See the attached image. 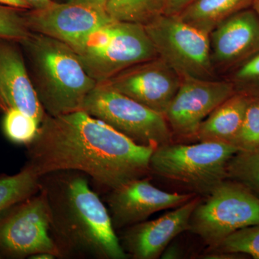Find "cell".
<instances>
[{"label":"cell","instance_id":"obj_1","mask_svg":"<svg viewBox=\"0 0 259 259\" xmlns=\"http://www.w3.org/2000/svg\"><path fill=\"white\" fill-rule=\"evenodd\" d=\"M28 147L27 165L40 177L55 171H79L109 192L150 176L154 151L135 144L83 110L57 116L47 114Z\"/></svg>","mask_w":259,"mask_h":259},{"label":"cell","instance_id":"obj_2","mask_svg":"<svg viewBox=\"0 0 259 259\" xmlns=\"http://www.w3.org/2000/svg\"><path fill=\"white\" fill-rule=\"evenodd\" d=\"M88 176L59 171L40 177L51 214V233L61 257L129 258L116 234L107 206L90 187Z\"/></svg>","mask_w":259,"mask_h":259},{"label":"cell","instance_id":"obj_3","mask_svg":"<svg viewBox=\"0 0 259 259\" xmlns=\"http://www.w3.org/2000/svg\"><path fill=\"white\" fill-rule=\"evenodd\" d=\"M19 44L46 113L57 116L82 110L83 102L97 83L85 71L72 49L32 32Z\"/></svg>","mask_w":259,"mask_h":259},{"label":"cell","instance_id":"obj_4","mask_svg":"<svg viewBox=\"0 0 259 259\" xmlns=\"http://www.w3.org/2000/svg\"><path fill=\"white\" fill-rule=\"evenodd\" d=\"M239 151L227 143L173 142L155 148L150 159V169L162 178L185 186L192 193L204 197L228 179V163Z\"/></svg>","mask_w":259,"mask_h":259},{"label":"cell","instance_id":"obj_5","mask_svg":"<svg viewBox=\"0 0 259 259\" xmlns=\"http://www.w3.org/2000/svg\"><path fill=\"white\" fill-rule=\"evenodd\" d=\"M72 50L97 83L135 64L158 57L144 25L117 20L94 30Z\"/></svg>","mask_w":259,"mask_h":259},{"label":"cell","instance_id":"obj_6","mask_svg":"<svg viewBox=\"0 0 259 259\" xmlns=\"http://www.w3.org/2000/svg\"><path fill=\"white\" fill-rule=\"evenodd\" d=\"M194 209L189 231L216 248L235 232L259 224V197L239 182L223 181Z\"/></svg>","mask_w":259,"mask_h":259},{"label":"cell","instance_id":"obj_7","mask_svg":"<svg viewBox=\"0 0 259 259\" xmlns=\"http://www.w3.org/2000/svg\"><path fill=\"white\" fill-rule=\"evenodd\" d=\"M83 111L103 121L139 146L156 148L175 142L163 114L97 83L83 102Z\"/></svg>","mask_w":259,"mask_h":259},{"label":"cell","instance_id":"obj_8","mask_svg":"<svg viewBox=\"0 0 259 259\" xmlns=\"http://www.w3.org/2000/svg\"><path fill=\"white\" fill-rule=\"evenodd\" d=\"M158 57L181 77L217 79L209 34L185 23L178 15L161 14L144 25Z\"/></svg>","mask_w":259,"mask_h":259},{"label":"cell","instance_id":"obj_9","mask_svg":"<svg viewBox=\"0 0 259 259\" xmlns=\"http://www.w3.org/2000/svg\"><path fill=\"white\" fill-rule=\"evenodd\" d=\"M0 253L11 258H31L61 253L51 233V214L41 190L12 207L0 221Z\"/></svg>","mask_w":259,"mask_h":259},{"label":"cell","instance_id":"obj_10","mask_svg":"<svg viewBox=\"0 0 259 259\" xmlns=\"http://www.w3.org/2000/svg\"><path fill=\"white\" fill-rule=\"evenodd\" d=\"M236 92L231 81L182 77L180 88L164 112L174 139L193 141L202 122Z\"/></svg>","mask_w":259,"mask_h":259},{"label":"cell","instance_id":"obj_11","mask_svg":"<svg viewBox=\"0 0 259 259\" xmlns=\"http://www.w3.org/2000/svg\"><path fill=\"white\" fill-rule=\"evenodd\" d=\"M24 17L29 30L64 42L71 49L105 24L113 21L105 8L71 0L47 9L26 10Z\"/></svg>","mask_w":259,"mask_h":259},{"label":"cell","instance_id":"obj_12","mask_svg":"<svg viewBox=\"0 0 259 259\" xmlns=\"http://www.w3.org/2000/svg\"><path fill=\"white\" fill-rule=\"evenodd\" d=\"M181 81L180 75L157 57L135 64L102 83L164 115Z\"/></svg>","mask_w":259,"mask_h":259},{"label":"cell","instance_id":"obj_13","mask_svg":"<svg viewBox=\"0 0 259 259\" xmlns=\"http://www.w3.org/2000/svg\"><path fill=\"white\" fill-rule=\"evenodd\" d=\"M196 196L194 193H171L159 190L146 177L110 191L107 207L116 231L144 222L154 213L180 207Z\"/></svg>","mask_w":259,"mask_h":259},{"label":"cell","instance_id":"obj_14","mask_svg":"<svg viewBox=\"0 0 259 259\" xmlns=\"http://www.w3.org/2000/svg\"><path fill=\"white\" fill-rule=\"evenodd\" d=\"M202 197L196 196L164 215L125 228L120 244L134 259H156L181 233L189 231L191 215Z\"/></svg>","mask_w":259,"mask_h":259},{"label":"cell","instance_id":"obj_15","mask_svg":"<svg viewBox=\"0 0 259 259\" xmlns=\"http://www.w3.org/2000/svg\"><path fill=\"white\" fill-rule=\"evenodd\" d=\"M18 109L41 123L47 113L32 85L20 44L0 38V109Z\"/></svg>","mask_w":259,"mask_h":259},{"label":"cell","instance_id":"obj_16","mask_svg":"<svg viewBox=\"0 0 259 259\" xmlns=\"http://www.w3.org/2000/svg\"><path fill=\"white\" fill-rule=\"evenodd\" d=\"M211 61L216 73L259 51V16L243 10L223 20L209 35Z\"/></svg>","mask_w":259,"mask_h":259},{"label":"cell","instance_id":"obj_17","mask_svg":"<svg viewBox=\"0 0 259 259\" xmlns=\"http://www.w3.org/2000/svg\"><path fill=\"white\" fill-rule=\"evenodd\" d=\"M250 98L248 94L236 92L202 122L193 141L232 144L241 129Z\"/></svg>","mask_w":259,"mask_h":259},{"label":"cell","instance_id":"obj_18","mask_svg":"<svg viewBox=\"0 0 259 259\" xmlns=\"http://www.w3.org/2000/svg\"><path fill=\"white\" fill-rule=\"evenodd\" d=\"M252 0H194L178 15L182 20L209 34L223 20L241 11Z\"/></svg>","mask_w":259,"mask_h":259},{"label":"cell","instance_id":"obj_19","mask_svg":"<svg viewBox=\"0 0 259 259\" xmlns=\"http://www.w3.org/2000/svg\"><path fill=\"white\" fill-rule=\"evenodd\" d=\"M40 177L26 165L14 175L0 176V212L37 193Z\"/></svg>","mask_w":259,"mask_h":259},{"label":"cell","instance_id":"obj_20","mask_svg":"<svg viewBox=\"0 0 259 259\" xmlns=\"http://www.w3.org/2000/svg\"><path fill=\"white\" fill-rule=\"evenodd\" d=\"M105 10L117 21L144 25L165 13V0H107Z\"/></svg>","mask_w":259,"mask_h":259},{"label":"cell","instance_id":"obj_21","mask_svg":"<svg viewBox=\"0 0 259 259\" xmlns=\"http://www.w3.org/2000/svg\"><path fill=\"white\" fill-rule=\"evenodd\" d=\"M228 180L236 181L259 197V147L239 151L230 160Z\"/></svg>","mask_w":259,"mask_h":259},{"label":"cell","instance_id":"obj_22","mask_svg":"<svg viewBox=\"0 0 259 259\" xmlns=\"http://www.w3.org/2000/svg\"><path fill=\"white\" fill-rule=\"evenodd\" d=\"M3 125L10 141L28 146L36 138L40 122L26 112L13 108L5 112Z\"/></svg>","mask_w":259,"mask_h":259},{"label":"cell","instance_id":"obj_23","mask_svg":"<svg viewBox=\"0 0 259 259\" xmlns=\"http://www.w3.org/2000/svg\"><path fill=\"white\" fill-rule=\"evenodd\" d=\"M210 250L217 254H245L259 259V224L232 233Z\"/></svg>","mask_w":259,"mask_h":259},{"label":"cell","instance_id":"obj_24","mask_svg":"<svg viewBox=\"0 0 259 259\" xmlns=\"http://www.w3.org/2000/svg\"><path fill=\"white\" fill-rule=\"evenodd\" d=\"M232 145L240 151H249L259 147V97L251 96L241 129Z\"/></svg>","mask_w":259,"mask_h":259},{"label":"cell","instance_id":"obj_25","mask_svg":"<svg viewBox=\"0 0 259 259\" xmlns=\"http://www.w3.org/2000/svg\"><path fill=\"white\" fill-rule=\"evenodd\" d=\"M25 10L0 5V38L20 42L30 35L32 32L27 27Z\"/></svg>","mask_w":259,"mask_h":259},{"label":"cell","instance_id":"obj_26","mask_svg":"<svg viewBox=\"0 0 259 259\" xmlns=\"http://www.w3.org/2000/svg\"><path fill=\"white\" fill-rule=\"evenodd\" d=\"M233 79L236 82L248 83L259 82V54H257L249 60L245 61L244 64L239 68L234 76Z\"/></svg>","mask_w":259,"mask_h":259},{"label":"cell","instance_id":"obj_27","mask_svg":"<svg viewBox=\"0 0 259 259\" xmlns=\"http://www.w3.org/2000/svg\"><path fill=\"white\" fill-rule=\"evenodd\" d=\"M194 0H165V14L178 15Z\"/></svg>","mask_w":259,"mask_h":259},{"label":"cell","instance_id":"obj_28","mask_svg":"<svg viewBox=\"0 0 259 259\" xmlns=\"http://www.w3.org/2000/svg\"><path fill=\"white\" fill-rule=\"evenodd\" d=\"M29 5L30 10L47 9L56 3L54 0H24Z\"/></svg>","mask_w":259,"mask_h":259},{"label":"cell","instance_id":"obj_29","mask_svg":"<svg viewBox=\"0 0 259 259\" xmlns=\"http://www.w3.org/2000/svg\"><path fill=\"white\" fill-rule=\"evenodd\" d=\"M0 5L20 10H30L29 5L24 0H0Z\"/></svg>","mask_w":259,"mask_h":259},{"label":"cell","instance_id":"obj_30","mask_svg":"<svg viewBox=\"0 0 259 259\" xmlns=\"http://www.w3.org/2000/svg\"><path fill=\"white\" fill-rule=\"evenodd\" d=\"M77 1L96 5V6L100 7V8H105V9L107 0H77Z\"/></svg>","mask_w":259,"mask_h":259},{"label":"cell","instance_id":"obj_31","mask_svg":"<svg viewBox=\"0 0 259 259\" xmlns=\"http://www.w3.org/2000/svg\"><path fill=\"white\" fill-rule=\"evenodd\" d=\"M253 3L254 11L259 16V0H253Z\"/></svg>","mask_w":259,"mask_h":259},{"label":"cell","instance_id":"obj_32","mask_svg":"<svg viewBox=\"0 0 259 259\" xmlns=\"http://www.w3.org/2000/svg\"><path fill=\"white\" fill-rule=\"evenodd\" d=\"M69 1H71V0H69Z\"/></svg>","mask_w":259,"mask_h":259}]
</instances>
